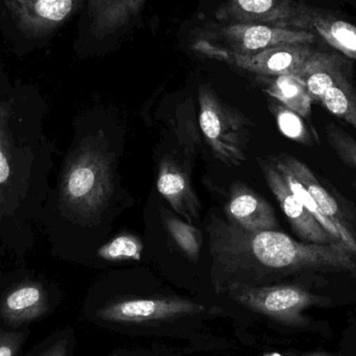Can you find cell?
<instances>
[{
  "label": "cell",
  "instance_id": "6da1fadb",
  "mask_svg": "<svg viewBox=\"0 0 356 356\" xmlns=\"http://www.w3.org/2000/svg\"><path fill=\"white\" fill-rule=\"evenodd\" d=\"M113 180L112 156L99 146H83L65 171L60 186L63 201L81 217L94 219L112 196Z\"/></svg>",
  "mask_w": 356,
  "mask_h": 356
},
{
  "label": "cell",
  "instance_id": "7a4b0ae2",
  "mask_svg": "<svg viewBox=\"0 0 356 356\" xmlns=\"http://www.w3.org/2000/svg\"><path fill=\"white\" fill-rule=\"evenodd\" d=\"M199 108L201 131L215 156L226 164L245 162L250 139L248 119L224 104L209 86L199 88Z\"/></svg>",
  "mask_w": 356,
  "mask_h": 356
},
{
  "label": "cell",
  "instance_id": "3957f363",
  "mask_svg": "<svg viewBox=\"0 0 356 356\" xmlns=\"http://www.w3.org/2000/svg\"><path fill=\"white\" fill-rule=\"evenodd\" d=\"M205 37L204 41L201 40L196 45V49L203 54L220 51L252 56L282 44H309L315 41L317 35L273 25L227 22L211 25L205 31Z\"/></svg>",
  "mask_w": 356,
  "mask_h": 356
},
{
  "label": "cell",
  "instance_id": "277c9868",
  "mask_svg": "<svg viewBox=\"0 0 356 356\" xmlns=\"http://www.w3.org/2000/svg\"><path fill=\"white\" fill-rule=\"evenodd\" d=\"M230 298L246 309L284 325H305L303 312L323 305L325 298L293 284L238 286L227 291Z\"/></svg>",
  "mask_w": 356,
  "mask_h": 356
},
{
  "label": "cell",
  "instance_id": "5b68a950",
  "mask_svg": "<svg viewBox=\"0 0 356 356\" xmlns=\"http://www.w3.org/2000/svg\"><path fill=\"white\" fill-rule=\"evenodd\" d=\"M274 26L309 31L349 58L356 60V26L332 13L291 0Z\"/></svg>",
  "mask_w": 356,
  "mask_h": 356
},
{
  "label": "cell",
  "instance_id": "8992f818",
  "mask_svg": "<svg viewBox=\"0 0 356 356\" xmlns=\"http://www.w3.org/2000/svg\"><path fill=\"white\" fill-rule=\"evenodd\" d=\"M207 307L180 297L135 298L114 301L97 312V318L110 323H146L201 315Z\"/></svg>",
  "mask_w": 356,
  "mask_h": 356
},
{
  "label": "cell",
  "instance_id": "52a82bcc",
  "mask_svg": "<svg viewBox=\"0 0 356 356\" xmlns=\"http://www.w3.org/2000/svg\"><path fill=\"white\" fill-rule=\"evenodd\" d=\"M316 51L317 50L314 49L309 43H292L274 46L252 56L220 51L211 52L207 56L225 60L261 76L291 75L298 77Z\"/></svg>",
  "mask_w": 356,
  "mask_h": 356
},
{
  "label": "cell",
  "instance_id": "ba28073f",
  "mask_svg": "<svg viewBox=\"0 0 356 356\" xmlns=\"http://www.w3.org/2000/svg\"><path fill=\"white\" fill-rule=\"evenodd\" d=\"M261 167L270 190L277 199L282 211L299 236L307 242L317 244H332L338 242L316 221L315 218L305 209V205L293 194L286 180L275 168L273 163L263 162Z\"/></svg>",
  "mask_w": 356,
  "mask_h": 356
},
{
  "label": "cell",
  "instance_id": "9c48e42d",
  "mask_svg": "<svg viewBox=\"0 0 356 356\" xmlns=\"http://www.w3.org/2000/svg\"><path fill=\"white\" fill-rule=\"evenodd\" d=\"M225 211L228 221L243 229L259 232L275 230L277 227L271 205L244 184L232 186Z\"/></svg>",
  "mask_w": 356,
  "mask_h": 356
},
{
  "label": "cell",
  "instance_id": "30bf717a",
  "mask_svg": "<svg viewBox=\"0 0 356 356\" xmlns=\"http://www.w3.org/2000/svg\"><path fill=\"white\" fill-rule=\"evenodd\" d=\"M83 0H33L14 15L19 29L31 37H43L62 25Z\"/></svg>",
  "mask_w": 356,
  "mask_h": 356
},
{
  "label": "cell",
  "instance_id": "8fae6325",
  "mask_svg": "<svg viewBox=\"0 0 356 356\" xmlns=\"http://www.w3.org/2000/svg\"><path fill=\"white\" fill-rule=\"evenodd\" d=\"M156 188L173 209L186 217L188 222L198 218L200 204L190 178L172 159H164L161 162Z\"/></svg>",
  "mask_w": 356,
  "mask_h": 356
},
{
  "label": "cell",
  "instance_id": "7c38bea8",
  "mask_svg": "<svg viewBox=\"0 0 356 356\" xmlns=\"http://www.w3.org/2000/svg\"><path fill=\"white\" fill-rule=\"evenodd\" d=\"M146 0H88L91 33L97 39L114 35L137 18Z\"/></svg>",
  "mask_w": 356,
  "mask_h": 356
},
{
  "label": "cell",
  "instance_id": "4fadbf2b",
  "mask_svg": "<svg viewBox=\"0 0 356 356\" xmlns=\"http://www.w3.org/2000/svg\"><path fill=\"white\" fill-rule=\"evenodd\" d=\"M349 66L350 63L340 54L317 50L297 79L305 83L313 102H321L326 92L341 77L348 75Z\"/></svg>",
  "mask_w": 356,
  "mask_h": 356
},
{
  "label": "cell",
  "instance_id": "5bb4252c",
  "mask_svg": "<svg viewBox=\"0 0 356 356\" xmlns=\"http://www.w3.org/2000/svg\"><path fill=\"white\" fill-rule=\"evenodd\" d=\"M273 164L276 168L284 169L296 178L297 181L316 201L324 215L327 216L341 230L346 234H353L345 223L342 209L339 207L334 197L320 184L319 180L305 163L293 156H280Z\"/></svg>",
  "mask_w": 356,
  "mask_h": 356
},
{
  "label": "cell",
  "instance_id": "9a60e30c",
  "mask_svg": "<svg viewBox=\"0 0 356 356\" xmlns=\"http://www.w3.org/2000/svg\"><path fill=\"white\" fill-rule=\"evenodd\" d=\"M48 309L47 294L41 284L27 282L13 289L0 305V315L8 323L19 325L41 317Z\"/></svg>",
  "mask_w": 356,
  "mask_h": 356
},
{
  "label": "cell",
  "instance_id": "2e32d148",
  "mask_svg": "<svg viewBox=\"0 0 356 356\" xmlns=\"http://www.w3.org/2000/svg\"><path fill=\"white\" fill-rule=\"evenodd\" d=\"M291 0H226L218 10L220 20L228 23L275 25Z\"/></svg>",
  "mask_w": 356,
  "mask_h": 356
},
{
  "label": "cell",
  "instance_id": "e0dca14e",
  "mask_svg": "<svg viewBox=\"0 0 356 356\" xmlns=\"http://www.w3.org/2000/svg\"><path fill=\"white\" fill-rule=\"evenodd\" d=\"M266 92L289 110L307 118L311 114L312 99L305 83L295 76L284 75L273 77Z\"/></svg>",
  "mask_w": 356,
  "mask_h": 356
},
{
  "label": "cell",
  "instance_id": "ac0fdd59",
  "mask_svg": "<svg viewBox=\"0 0 356 356\" xmlns=\"http://www.w3.org/2000/svg\"><path fill=\"white\" fill-rule=\"evenodd\" d=\"M10 108L8 104H0V217L3 213L8 188L15 175V146L10 131Z\"/></svg>",
  "mask_w": 356,
  "mask_h": 356
},
{
  "label": "cell",
  "instance_id": "d6986e66",
  "mask_svg": "<svg viewBox=\"0 0 356 356\" xmlns=\"http://www.w3.org/2000/svg\"><path fill=\"white\" fill-rule=\"evenodd\" d=\"M321 104L332 115L346 121L356 131V90L348 75L341 77L326 92Z\"/></svg>",
  "mask_w": 356,
  "mask_h": 356
},
{
  "label": "cell",
  "instance_id": "ffe728a7",
  "mask_svg": "<svg viewBox=\"0 0 356 356\" xmlns=\"http://www.w3.org/2000/svg\"><path fill=\"white\" fill-rule=\"evenodd\" d=\"M165 227L178 248L193 263L198 261L199 253L202 246V234L200 230L188 222L177 219L175 216L165 213L163 216Z\"/></svg>",
  "mask_w": 356,
  "mask_h": 356
},
{
  "label": "cell",
  "instance_id": "44dd1931",
  "mask_svg": "<svg viewBox=\"0 0 356 356\" xmlns=\"http://www.w3.org/2000/svg\"><path fill=\"white\" fill-rule=\"evenodd\" d=\"M143 245L137 236L122 234L113 238L98 250L102 259L110 261H139L141 259Z\"/></svg>",
  "mask_w": 356,
  "mask_h": 356
},
{
  "label": "cell",
  "instance_id": "7402d4cb",
  "mask_svg": "<svg viewBox=\"0 0 356 356\" xmlns=\"http://www.w3.org/2000/svg\"><path fill=\"white\" fill-rule=\"evenodd\" d=\"M272 112L277 121L280 131L286 137L301 144H311L312 137L305 127L302 117L280 104H272Z\"/></svg>",
  "mask_w": 356,
  "mask_h": 356
},
{
  "label": "cell",
  "instance_id": "603a6c76",
  "mask_svg": "<svg viewBox=\"0 0 356 356\" xmlns=\"http://www.w3.org/2000/svg\"><path fill=\"white\" fill-rule=\"evenodd\" d=\"M326 134L330 146L343 162L356 169V140L336 125H328Z\"/></svg>",
  "mask_w": 356,
  "mask_h": 356
},
{
  "label": "cell",
  "instance_id": "cb8c5ba5",
  "mask_svg": "<svg viewBox=\"0 0 356 356\" xmlns=\"http://www.w3.org/2000/svg\"><path fill=\"white\" fill-rule=\"evenodd\" d=\"M23 342L20 332L0 334V356H16Z\"/></svg>",
  "mask_w": 356,
  "mask_h": 356
},
{
  "label": "cell",
  "instance_id": "d4e9b609",
  "mask_svg": "<svg viewBox=\"0 0 356 356\" xmlns=\"http://www.w3.org/2000/svg\"><path fill=\"white\" fill-rule=\"evenodd\" d=\"M67 353H68V340L63 339L56 342L54 346L50 347L41 356H67Z\"/></svg>",
  "mask_w": 356,
  "mask_h": 356
},
{
  "label": "cell",
  "instance_id": "484cf974",
  "mask_svg": "<svg viewBox=\"0 0 356 356\" xmlns=\"http://www.w3.org/2000/svg\"><path fill=\"white\" fill-rule=\"evenodd\" d=\"M33 0H13L8 10L12 12L13 16L20 10H24L25 8L29 6Z\"/></svg>",
  "mask_w": 356,
  "mask_h": 356
},
{
  "label": "cell",
  "instance_id": "4316f807",
  "mask_svg": "<svg viewBox=\"0 0 356 356\" xmlns=\"http://www.w3.org/2000/svg\"><path fill=\"white\" fill-rule=\"evenodd\" d=\"M4 3H6V6H8V8H10V4H12L13 0H3Z\"/></svg>",
  "mask_w": 356,
  "mask_h": 356
},
{
  "label": "cell",
  "instance_id": "83f0119b",
  "mask_svg": "<svg viewBox=\"0 0 356 356\" xmlns=\"http://www.w3.org/2000/svg\"><path fill=\"white\" fill-rule=\"evenodd\" d=\"M267 356H280V355H276V353H274V355H270Z\"/></svg>",
  "mask_w": 356,
  "mask_h": 356
},
{
  "label": "cell",
  "instance_id": "f1b7e54d",
  "mask_svg": "<svg viewBox=\"0 0 356 356\" xmlns=\"http://www.w3.org/2000/svg\"><path fill=\"white\" fill-rule=\"evenodd\" d=\"M350 1H351V2H353V3H355V6H356V0H350Z\"/></svg>",
  "mask_w": 356,
  "mask_h": 356
}]
</instances>
